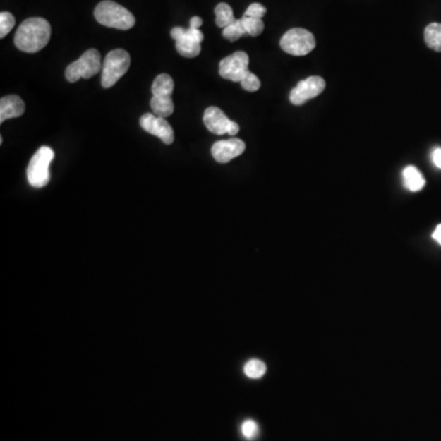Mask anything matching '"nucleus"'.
I'll use <instances>...</instances> for the list:
<instances>
[{
	"label": "nucleus",
	"mask_w": 441,
	"mask_h": 441,
	"mask_svg": "<svg viewBox=\"0 0 441 441\" xmlns=\"http://www.w3.org/2000/svg\"><path fill=\"white\" fill-rule=\"evenodd\" d=\"M150 104H151L154 114L161 116V118H167V116H172L173 111H174L172 97H156V96H152Z\"/></svg>",
	"instance_id": "obj_16"
},
{
	"label": "nucleus",
	"mask_w": 441,
	"mask_h": 441,
	"mask_svg": "<svg viewBox=\"0 0 441 441\" xmlns=\"http://www.w3.org/2000/svg\"><path fill=\"white\" fill-rule=\"evenodd\" d=\"M265 14H266V8L264 5L259 4V3H254L251 4L244 13V16L248 18H255V19H262Z\"/></svg>",
	"instance_id": "obj_25"
},
{
	"label": "nucleus",
	"mask_w": 441,
	"mask_h": 441,
	"mask_svg": "<svg viewBox=\"0 0 441 441\" xmlns=\"http://www.w3.org/2000/svg\"><path fill=\"white\" fill-rule=\"evenodd\" d=\"M174 90V81L167 74L158 75L155 79L151 91L156 97H171Z\"/></svg>",
	"instance_id": "obj_15"
},
{
	"label": "nucleus",
	"mask_w": 441,
	"mask_h": 441,
	"mask_svg": "<svg viewBox=\"0 0 441 441\" xmlns=\"http://www.w3.org/2000/svg\"><path fill=\"white\" fill-rule=\"evenodd\" d=\"M171 36L176 40V51L181 56L195 58L201 52V42L204 41V35L199 28H174L171 31Z\"/></svg>",
	"instance_id": "obj_7"
},
{
	"label": "nucleus",
	"mask_w": 441,
	"mask_h": 441,
	"mask_svg": "<svg viewBox=\"0 0 441 441\" xmlns=\"http://www.w3.org/2000/svg\"><path fill=\"white\" fill-rule=\"evenodd\" d=\"M131 68V56L124 49L109 52L104 58L102 66V86L111 88L126 74Z\"/></svg>",
	"instance_id": "obj_3"
},
{
	"label": "nucleus",
	"mask_w": 441,
	"mask_h": 441,
	"mask_svg": "<svg viewBox=\"0 0 441 441\" xmlns=\"http://www.w3.org/2000/svg\"><path fill=\"white\" fill-rule=\"evenodd\" d=\"M424 40L433 51L441 52V23H433L428 25L424 31Z\"/></svg>",
	"instance_id": "obj_17"
},
{
	"label": "nucleus",
	"mask_w": 441,
	"mask_h": 441,
	"mask_svg": "<svg viewBox=\"0 0 441 441\" xmlns=\"http://www.w3.org/2000/svg\"><path fill=\"white\" fill-rule=\"evenodd\" d=\"M326 87L325 80L320 76H310L293 88L289 95V101L294 106H302L304 103L318 97L320 93L324 92Z\"/></svg>",
	"instance_id": "obj_9"
},
{
	"label": "nucleus",
	"mask_w": 441,
	"mask_h": 441,
	"mask_svg": "<svg viewBox=\"0 0 441 441\" xmlns=\"http://www.w3.org/2000/svg\"><path fill=\"white\" fill-rule=\"evenodd\" d=\"M205 126L216 135L228 134L232 121L219 108L209 107L204 113Z\"/></svg>",
	"instance_id": "obj_12"
},
{
	"label": "nucleus",
	"mask_w": 441,
	"mask_h": 441,
	"mask_svg": "<svg viewBox=\"0 0 441 441\" xmlns=\"http://www.w3.org/2000/svg\"><path fill=\"white\" fill-rule=\"evenodd\" d=\"M266 373V366L262 361L251 359L244 366V374L250 379H260Z\"/></svg>",
	"instance_id": "obj_21"
},
{
	"label": "nucleus",
	"mask_w": 441,
	"mask_h": 441,
	"mask_svg": "<svg viewBox=\"0 0 441 441\" xmlns=\"http://www.w3.org/2000/svg\"><path fill=\"white\" fill-rule=\"evenodd\" d=\"M433 238L441 246V224H439V226L435 228V231L433 233Z\"/></svg>",
	"instance_id": "obj_28"
},
{
	"label": "nucleus",
	"mask_w": 441,
	"mask_h": 441,
	"mask_svg": "<svg viewBox=\"0 0 441 441\" xmlns=\"http://www.w3.org/2000/svg\"><path fill=\"white\" fill-rule=\"evenodd\" d=\"M433 162L434 164L437 166V168H440L441 169V149L440 147H437V149L434 150L433 151L432 155Z\"/></svg>",
	"instance_id": "obj_26"
},
{
	"label": "nucleus",
	"mask_w": 441,
	"mask_h": 441,
	"mask_svg": "<svg viewBox=\"0 0 441 441\" xmlns=\"http://www.w3.org/2000/svg\"><path fill=\"white\" fill-rule=\"evenodd\" d=\"M201 25H203V19H201V18H199V16H194V18H191V28H200Z\"/></svg>",
	"instance_id": "obj_27"
},
{
	"label": "nucleus",
	"mask_w": 441,
	"mask_h": 441,
	"mask_svg": "<svg viewBox=\"0 0 441 441\" xmlns=\"http://www.w3.org/2000/svg\"><path fill=\"white\" fill-rule=\"evenodd\" d=\"M215 14H216V25L221 28H227L237 20L234 18L232 8L227 3H219L215 8Z\"/></svg>",
	"instance_id": "obj_18"
},
{
	"label": "nucleus",
	"mask_w": 441,
	"mask_h": 441,
	"mask_svg": "<svg viewBox=\"0 0 441 441\" xmlns=\"http://www.w3.org/2000/svg\"><path fill=\"white\" fill-rule=\"evenodd\" d=\"M52 28L43 18L25 20L15 33V46L26 53H36L43 49L51 40Z\"/></svg>",
	"instance_id": "obj_1"
},
{
	"label": "nucleus",
	"mask_w": 441,
	"mask_h": 441,
	"mask_svg": "<svg viewBox=\"0 0 441 441\" xmlns=\"http://www.w3.org/2000/svg\"><path fill=\"white\" fill-rule=\"evenodd\" d=\"M246 151L244 141L237 138H231L229 140H222L215 143L211 154L214 156L215 161L219 163H228L233 158L241 156Z\"/></svg>",
	"instance_id": "obj_11"
},
{
	"label": "nucleus",
	"mask_w": 441,
	"mask_h": 441,
	"mask_svg": "<svg viewBox=\"0 0 441 441\" xmlns=\"http://www.w3.org/2000/svg\"><path fill=\"white\" fill-rule=\"evenodd\" d=\"M249 56L246 52H236L219 63V75L223 79L241 83L249 71Z\"/></svg>",
	"instance_id": "obj_8"
},
{
	"label": "nucleus",
	"mask_w": 441,
	"mask_h": 441,
	"mask_svg": "<svg viewBox=\"0 0 441 441\" xmlns=\"http://www.w3.org/2000/svg\"><path fill=\"white\" fill-rule=\"evenodd\" d=\"M102 71L101 54L97 49H88L78 61L71 63L66 70V78L69 83H76L80 79H90Z\"/></svg>",
	"instance_id": "obj_5"
},
{
	"label": "nucleus",
	"mask_w": 441,
	"mask_h": 441,
	"mask_svg": "<svg viewBox=\"0 0 441 441\" xmlns=\"http://www.w3.org/2000/svg\"><path fill=\"white\" fill-rule=\"evenodd\" d=\"M95 18L103 26L116 30H131L135 25L134 15L111 0H103L96 6Z\"/></svg>",
	"instance_id": "obj_2"
},
{
	"label": "nucleus",
	"mask_w": 441,
	"mask_h": 441,
	"mask_svg": "<svg viewBox=\"0 0 441 441\" xmlns=\"http://www.w3.org/2000/svg\"><path fill=\"white\" fill-rule=\"evenodd\" d=\"M259 425L253 419H248L242 424V434L243 437H246V440H254L258 435H259Z\"/></svg>",
	"instance_id": "obj_24"
},
{
	"label": "nucleus",
	"mask_w": 441,
	"mask_h": 441,
	"mask_svg": "<svg viewBox=\"0 0 441 441\" xmlns=\"http://www.w3.org/2000/svg\"><path fill=\"white\" fill-rule=\"evenodd\" d=\"M222 35L223 37L231 42H236L237 40L243 37L246 32V28L243 26L242 19H237L227 28H223Z\"/></svg>",
	"instance_id": "obj_19"
},
{
	"label": "nucleus",
	"mask_w": 441,
	"mask_h": 441,
	"mask_svg": "<svg viewBox=\"0 0 441 441\" xmlns=\"http://www.w3.org/2000/svg\"><path fill=\"white\" fill-rule=\"evenodd\" d=\"M140 126L147 131L149 134L157 136L158 139L162 140L166 145L173 144L174 141V131L166 118H161L152 113H146L140 118Z\"/></svg>",
	"instance_id": "obj_10"
},
{
	"label": "nucleus",
	"mask_w": 441,
	"mask_h": 441,
	"mask_svg": "<svg viewBox=\"0 0 441 441\" xmlns=\"http://www.w3.org/2000/svg\"><path fill=\"white\" fill-rule=\"evenodd\" d=\"M402 176H404V186L409 191H422L425 186V179H424L422 173L419 172L418 169L413 166L404 168Z\"/></svg>",
	"instance_id": "obj_14"
},
{
	"label": "nucleus",
	"mask_w": 441,
	"mask_h": 441,
	"mask_svg": "<svg viewBox=\"0 0 441 441\" xmlns=\"http://www.w3.org/2000/svg\"><path fill=\"white\" fill-rule=\"evenodd\" d=\"M241 85H242V87L246 91H249V92H255L261 87L260 80L255 74H253L251 71L246 73V76L241 81Z\"/></svg>",
	"instance_id": "obj_23"
},
{
	"label": "nucleus",
	"mask_w": 441,
	"mask_h": 441,
	"mask_svg": "<svg viewBox=\"0 0 441 441\" xmlns=\"http://www.w3.org/2000/svg\"><path fill=\"white\" fill-rule=\"evenodd\" d=\"M315 37L306 28H291L281 38L279 46L286 53L294 56L309 54L315 48Z\"/></svg>",
	"instance_id": "obj_6"
},
{
	"label": "nucleus",
	"mask_w": 441,
	"mask_h": 441,
	"mask_svg": "<svg viewBox=\"0 0 441 441\" xmlns=\"http://www.w3.org/2000/svg\"><path fill=\"white\" fill-rule=\"evenodd\" d=\"M53 159L54 151L48 146L40 147L37 152L33 155L28 167V181L30 186L33 188H43L49 183V166Z\"/></svg>",
	"instance_id": "obj_4"
},
{
	"label": "nucleus",
	"mask_w": 441,
	"mask_h": 441,
	"mask_svg": "<svg viewBox=\"0 0 441 441\" xmlns=\"http://www.w3.org/2000/svg\"><path fill=\"white\" fill-rule=\"evenodd\" d=\"M242 23L243 26L246 28V35H250L251 37H258L264 32L265 25L262 19L243 16Z\"/></svg>",
	"instance_id": "obj_20"
},
{
	"label": "nucleus",
	"mask_w": 441,
	"mask_h": 441,
	"mask_svg": "<svg viewBox=\"0 0 441 441\" xmlns=\"http://www.w3.org/2000/svg\"><path fill=\"white\" fill-rule=\"evenodd\" d=\"M15 18L8 11L0 14V38H4L14 28Z\"/></svg>",
	"instance_id": "obj_22"
},
{
	"label": "nucleus",
	"mask_w": 441,
	"mask_h": 441,
	"mask_svg": "<svg viewBox=\"0 0 441 441\" xmlns=\"http://www.w3.org/2000/svg\"><path fill=\"white\" fill-rule=\"evenodd\" d=\"M25 102L16 95H10L0 99V123L19 118L25 113Z\"/></svg>",
	"instance_id": "obj_13"
}]
</instances>
